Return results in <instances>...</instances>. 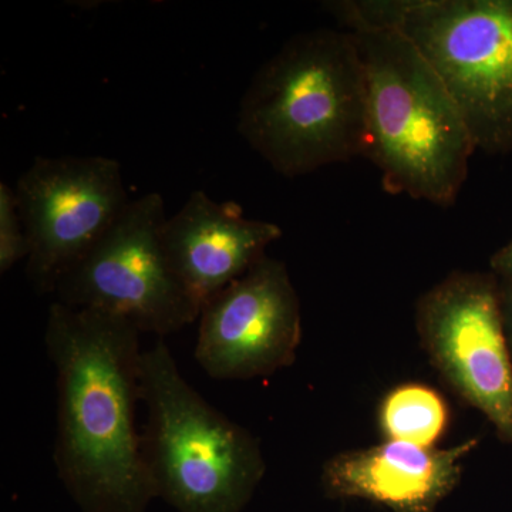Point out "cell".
Segmentation results:
<instances>
[{
  "label": "cell",
  "mask_w": 512,
  "mask_h": 512,
  "mask_svg": "<svg viewBox=\"0 0 512 512\" xmlns=\"http://www.w3.org/2000/svg\"><path fill=\"white\" fill-rule=\"evenodd\" d=\"M29 244L20 218L15 190L0 183V274L5 275L22 259H28Z\"/></svg>",
  "instance_id": "cell-13"
},
{
  "label": "cell",
  "mask_w": 512,
  "mask_h": 512,
  "mask_svg": "<svg viewBox=\"0 0 512 512\" xmlns=\"http://www.w3.org/2000/svg\"><path fill=\"white\" fill-rule=\"evenodd\" d=\"M359 47L366 73V157L384 191L437 207L456 204L477 147L433 66L402 33L338 15Z\"/></svg>",
  "instance_id": "cell-3"
},
{
  "label": "cell",
  "mask_w": 512,
  "mask_h": 512,
  "mask_svg": "<svg viewBox=\"0 0 512 512\" xmlns=\"http://www.w3.org/2000/svg\"><path fill=\"white\" fill-rule=\"evenodd\" d=\"M140 335L109 313L52 303L46 352L57 376L55 464L84 512H144L156 498L136 407Z\"/></svg>",
  "instance_id": "cell-1"
},
{
  "label": "cell",
  "mask_w": 512,
  "mask_h": 512,
  "mask_svg": "<svg viewBox=\"0 0 512 512\" xmlns=\"http://www.w3.org/2000/svg\"><path fill=\"white\" fill-rule=\"evenodd\" d=\"M195 360L212 379L251 380L295 362L301 301L284 262L268 255L202 306Z\"/></svg>",
  "instance_id": "cell-9"
},
{
  "label": "cell",
  "mask_w": 512,
  "mask_h": 512,
  "mask_svg": "<svg viewBox=\"0 0 512 512\" xmlns=\"http://www.w3.org/2000/svg\"><path fill=\"white\" fill-rule=\"evenodd\" d=\"M477 443L437 448L386 440L343 451L323 464V487L332 497L359 498L393 512H433L460 483L464 458Z\"/></svg>",
  "instance_id": "cell-11"
},
{
  "label": "cell",
  "mask_w": 512,
  "mask_h": 512,
  "mask_svg": "<svg viewBox=\"0 0 512 512\" xmlns=\"http://www.w3.org/2000/svg\"><path fill=\"white\" fill-rule=\"evenodd\" d=\"M323 8L402 33L487 154L512 150V0H338Z\"/></svg>",
  "instance_id": "cell-5"
},
{
  "label": "cell",
  "mask_w": 512,
  "mask_h": 512,
  "mask_svg": "<svg viewBox=\"0 0 512 512\" xmlns=\"http://www.w3.org/2000/svg\"><path fill=\"white\" fill-rule=\"evenodd\" d=\"M490 266L498 281L512 282V239L500 251L495 252Z\"/></svg>",
  "instance_id": "cell-14"
},
{
  "label": "cell",
  "mask_w": 512,
  "mask_h": 512,
  "mask_svg": "<svg viewBox=\"0 0 512 512\" xmlns=\"http://www.w3.org/2000/svg\"><path fill=\"white\" fill-rule=\"evenodd\" d=\"M500 296L505 338H507L508 349H510L512 359V282L500 281Z\"/></svg>",
  "instance_id": "cell-15"
},
{
  "label": "cell",
  "mask_w": 512,
  "mask_h": 512,
  "mask_svg": "<svg viewBox=\"0 0 512 512\" xmlns=\"http://www.w3.org/2000/svg\"><path fill=\"white\" fill-rule=\"evenodd\" d=\"M15 195L29 244L26 275L40 295L56 292L130 202L119 161L103 156L36 157Z\"/></svg>",
  "instance_id": "cell-8"
},
{
  "label": "cell",
  "mask_w": 512,
  "mask_h": 512,
  "mask_svg": "<svg viewBox=\"0 0 512 512\" xmlns=\"http://www.w3.org/2000/svg\"><path fill=\"white\" fill-rule=\"evenodd\" d=\"M281 237L274 222L249 220L237 202H217L201 190L192 191L161 227L165 256L201 309L264 259Z\"/></svg>",
  "instance_id": "cell-10"
},
{
  "label": "cell",
  "mask_w": 512,
  "mask_h": 512,
  "mask_svg": "<svg viewBox=\"0 0 512 512\" xmlns=\"http://www.w3.org/2000/svg\"><path fill=\"white\" fill-rule=\"evenodd\" d=\"M165 220L157 192L128 202L113 227L63 276L57 302L109 313L160 339L198 320L201 303L175 275L161 244Z\"/></svg>",
  "instance_id": "cell-6"
},
{
  "label": "cell",
  "mask_w": 512,
  "mask_h": 512,
  "mask_svg": "<svg viewBox=\"0 0 512 512\" xmlns=\"http://www.w3.org/2000/svg\"><path fill=\"white\" fill-rule=\"evenodd\" d=\"M237 127L286 178L366 157V73L355 36L320 28L289 39L249 83Z\"/></svg>",
  "instance_id": "cell-2"
},
{
  "label": "cell",
  "mask_w": 512,
  "mask_h": 512,
  "mask_svg": "<svg viewBox=\"0 0 512 512\" xmlns=\"http://www.w3.org/2000/svg\"><path fill=\"white\" fill-rule=\"evenodd\" d=\"M416 329L444 382L512 444V359L497 276L448 275L420 296Z\"/></svg>",
  "instance_id": "cell-7"
},
{
  "label": "cell",
  "mask_w": 512,
  "mask_h": 512,
  "mask_svg": "<svg viewBox=\"0 0 512 512\" xmlns=\"http://www.w3.org/2000/svg\"><path fill=\"white\" fill-rule=\"evenodd\" d=\"M144 461L156 497L178 512H239L265 476L259 441L181 375L167 343L141 357Z\"/></svg>",
  "instance_id": "cell-4"
},
{
  "label": "cell",
  "mask_w": 512,
  "mask_h": 512,
  "mask_svg": "<svg viewBox=\"0 0 512 512\" xmlns=\"http://www.w3.org/2000/svg\"><path fill=\"white\" fill-rule=\"evenodd\" d=\"M450 410L444 397L423 383H403L383 397L379 426L384 439L434 447L446 433Z\"/></svg>",
  "instance_id": "cell-12"
}]
</instances>
